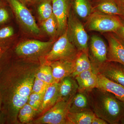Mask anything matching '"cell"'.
<instances>
[{"label":"cell","instance_id":"6da1fadb","mask_svg":"<svg viewBox=\"0 0 124 124\" xmlns=\"http://www.w3.org/2000/svg\"><path fill=\"white\" fill-rule=\"evenodd\" d=\"M20 59L0 68L1 113L8 124H18V112L31 91L40 61Z\"/></svg>","mask_w":124,"mask_h":124},{"label":"cell","instance_id":"7a4b0ae2","mask_svg":"<svg viewBox=\"0 0 124 124\" xmlns=\"http://www.w3.org/2000/svg\"><path fill=\"white\" fill-rule=\"evenodd\" d=\"M91 111L110 124H120L124 115V103L110 92L98 88L88 92Z\"/></svg>","mask_w":124,"mask_h":124},{"label":"cell","instance_id":"3957f363","mask_svg":"<svg viewBox=\"0 0 124 124\" xmlns=\"http://www.w3.org/2000/svg\"><path fill=\"white\" fill-rule=\"evenodd\" d=\"M55 41H43L37 40H27L18 44L15 49L20 58L33 61H40L51 49Z\"/></svg>","mask_w":124,"mask_h":124},{"label":"cell","instance_id":"277c9868","mask_svg":"<svg viewBox=\"0 0 124 124\" xmlns=\"http://www.w3.org/2000/svg\"><path fill=\"white\" fill-rule=\"evenodd\" d=\"M84 25L86 31L104 33H114L123 24L117 16L93 12L85 20Z\"/></svg>","mask_w":124,"mask_h":124},{"label":"cell","instance_id":"5b68a950","mask_svg":"<svg viewBox=\"0 0 124 124\" xmlns=\"http://www.w3.org/2000/svg\"><path fill=\"white\" fill-rule=\"evenodd\" d=\"M66 32L70 41L79 51L88 52L89 37L84 24L71 8Z\"/></svg>","mask_w":124,"mask_h":124},{"label":"cell","instance_id":"8992f818","mask_svg":"<svg viewBox=\"0 0 124 124\" xmlns=\"http://www.w3.org/2000/svg\"><path fill=\"white\" fill-rule=\"evenodd\" d=\"M79 52L69 40L66 31L54 41L50 50L42 59L47 62L58 60H74Z\"/></svg>","mask_w":124,"mask_h":124},{"label":"cell","instance_id":"52a82bcc","mask_svg":"<svg viewBox=\"0 0 124 124\" xmlns=\"http://www.w3.org/2000/svg\"><path fill=\"white\" fill-rule=\"evenodd\" d=\"M13 11L17 21L23 30L34 36L41 34L40 29L35 18L27 6L18 0H6Z\"/></svg>","mask_w":124,"mask_h":124},{"label":"cell","instance_id":"ba28073f","mask_svg":"<svg viewBox=\"0 0 124 124\" xmlns=\"http://www.w3.org/2000/svg\"><path fill=\"white\" fill-rule=\"evenodd\" d=\"M73 98L68 100L58 101L50 109L29 124H67Z\"/></svg>","mask_w":124,"mask_h":124},{"label":"cell","instance_id":"9c48e42d","mask_svg":"<svg viewBox=\"0 0 124 124\" xmlns=\"http://www.w3.org/2000/svg\"><path fill=\"white\" fill-rule=\"evenodd\" d=\"M108 46L102 38L97 35L91 36L88 45V54L94 71L108 61Z\"/></svg>","mask_w":124,"mask_h":124},{"label":"cell","instance_id":"30bf717a","mask_svg":"<svg viewBox=\"0 0 124 124\" xmlns=\"http://www.w3.org/2000/svg\"><path fill=\"white\" fill-rule=\"evenodd\" d=\"M53 13L58 25V37L66 31L68 19L71 9V0H52Z\"/></svg>","mask_w":124,"mask_h":124},{"label":"cell","instance_id":"8fae6325","mask_svg":"<svg viewBox=\"0 0 124 124\" xmlns=\"http://www.w3.org/2000/svg\"><path fill=\"white\" fill-rule=\"evenodd\" d=\"M108 79L124 86V65L114 62L107 61L95 71Z\"/></svg>","mask_w":124,"mask_h":124},{"label":"cell","instance_id":"7c38bea8","mask_svg":"<svg viewBox=\"0 0 124 124\" xmlns=\"http://www.w3.org/2000/svg\"><path fill=\"white\" fill-rule=\"evenodd\" d=\"M108 42V61L119 63L124 65V46L112 32L104 33Z\"/></svg>","mask_w":124,"mask_h":124},{"label":"cell","instance_id":"4fadbf2b","mask_svg":"<svg viewBox=\"0 0 124 124\" xmlns=\"http://www.w3.org/2000/svg\"><path fill=\"white\" fill-rule=\"evenodd\" d=\"M59 98V84L53 82L49 85L45 91L41 104L36 114V116L42 115L54 106L58 101Z\"/></svg>","mask_w":124,"mask_h":124},{"label":"cell","instance_id":"5bb4252c","mask_svg":"<svg viewBox=\"0 0 124 124\" xmlns=\"http://www.w3.org/2000/svg\"><path fill=\"white\" fill-rule=\"evenodd\" d=\"M74 60H58L48 62L52 69L54 82L59 83L64 78L71 76L74 71Z\"/></svg>","mask_w":124,"mask_h":124},{"label":"cell","instance_id":"9a60e30c","mask_svg":"<svg viewBox=\"0 0 124 124\" xmlns=\"http://www.w3.org/2000/svg\"><path fill=\"white\" fill-rule=\"evenodd\" d=\"M93 12H97L119 17L121 14L120 0H93Z\"/></svg>","mask_w":124,"mask_h":124},{"label":"cell","instance_id":"2e32d148","mask_svg":"<svg viewBox=\"0 0 124 124\" xmlns=\"http://www.w3.org/2000/svg\"><path fill=\"white\" fill-rule=\"evenodd\" d=\"M75 78L79 86L78 91L89 92L97 87V74L93 69L82 72Z\"/></svg>","mask_w":124,"mask_h":124},{"label":"cell","instance_id":"e0dca14e","mask_svg":"<svg viewBox=\"0 0 124 124\" xmlns=\"http://www.w3.org/2000/svg\"><path fill=\"white\" fill-rule=\"evenodd\" d=\"M59 98L68 100L73 98L78 90V85L75 78L71 76L64 78L59 82Z\"/></svg>","mask_w":124,"mask_h":124},{"label":"cell","instance_id":"ac0fdd59","mask_svg":"<svg viewBox=\"0 0 124 124\" xmlns=\"http://www.w3.org/2000/svg\"><path fill=\"white\" fill-rule=\"evenodd\" d=\"M97 74V88L112 93L116 97L124 103V86L108 79L99 73Z\"/></svg>","mask_w":124,"mask_h":124},{"label":"cell","instance_id":"d6986e66","mask_svg":"<svg viewBox=\"0 0 124 124\" xmlns=\"http://www.w3.org/2000/svg\"><path fill=\"white\" fill-rule=\"evenodd\" d=\"M90 110L88 93L78 91L72 98L69 112L76 113Z\"/></svg>","mask_w":124,"mask_h":124},{"label":"cell","instance_id":"ffe728a7","mask_svg":"<svg viewBox=\"0 0 124 124\" xmlns=\"http://www.w3.org/2000/svg\"><path fill=\"white\" fill-rule=\"evenodd\" d=\"M71 8L80 19L85 21L93 13L90 0H71Z\"/></svg>","mask_w":124,"mask_h":124},{"label":"cell","instance_id":"44dd1931","mask_svg":"<svg viewBox=\"0 0 124 124\" xmlns=\"http://www.w3.org/2000/svg\"><path fill=\"white\" fill-rule=\"evenodd\" d=\"M31 5L35 10L39 23L53 14L52 0H34Z\"/></svg>","mask_w":124,"mask_h":124},{"label":"cell","instance_id":"7402d4cb","mask_svg":"<svg viewBox=\"0 0 124 124\" xmlns=\"http://www.w3.org/2000/svg\"><path fill=\"white\" fill-rule=\"evenodd\" d=\"M93 69L88 52L79 51L74 60V70L71 76L75 78L82 72Z\"/></svg>","mask_w":124,"mask_h":124},{"label":"cell","instance_id":"603a6c76","mask_svg":"<svg viewBox=\"0 0 124 124\" xmlns=\"http://www.w3.org/2000/svg\"><path fill=\"white\" fill-rule=\"evenodd\" d=\"M39 23L41 29L50 40L55 41L58 39V25L57 19L53 14Z\"/></svg>","mask_w":124,"mask_h":124},{"label":"cell","instance_id":"cb8c5ba5","mask_svg":"<svg viewBox=\"0 0 124 124\" xmlns=\"http://www.w3.org/2000/svg\"><path fill=\"white\" fill-rule=\"evenodd\" d=\"M95 116L91 110L76 113L69 112L67 124H92Z\"/></svg>","mask_w":124,"mask_h":124},{"label":"cell","instance_id":"d4e9b609","mask_svg":"<svg viewBox=\"0 0 124 124\" xmlns=\"http://www.w3.org/2000/svg\"><path fill=\"white\" fill-rule=\"evenodd\" d=\"M40 64L36 73L35 77L48 85L54 82L52 69L48 62L43 59L40 60Z\"/></svg>","mask_w":124,"mask_h":124},{"label":"cell","instance_id":"484cf974","mask_svg":"<svg viewBox=\"0 0 124 124\" xmlns=\"http://www.w3.org/2000/svg\"><path fill=\"white\" fill-rule=\"evenodd\" d=\"M15 36V31L10 25L2 26L0 28V48L4 50L12 42Z\"/></svg>","mask_w":124,"mask_h":124},{"label":"cell","instance_id":"4316f807","mask_svg":"<svg viewBox=\"0 0 124 124\" xmlns=\"http://www.w3.org/2000/svg\"><path fill=\"white\" fill-rule=\"evenodd\" d=\"M36 112L27 103L19 110L18 116L19 121L22 124H29L35 117Z\"/></svg>","mask_w":124,"mask_h":124},{"label":"cell","instance_id":"83f0119b","mask_svg":"<svg viewBox=\"0 0 124 124\" xmlns=\"http://www.w3.org/2000/svg\"><path fill=\"white\" fill-rule=\"evenodd\" d=\"M8 4L6 0L0 2V26L5 24L11 18Z\"/></svg>","mask_w":124,"mask_h":124},{"label":"cell","instance_id":"f1b7e54d","mask_svg":"<svg viewBox=\"0 0 124 124\" xmlns=\"http://www.w3.org/2000/svg\"><path fill=\"white\" fill-rule=\"evenodd\" d=\"M44 94L31 93L28 98L27 103L32 107L37 112L40 106Z\"/></svg>","mask_w":124,"mask_h":124},{"label":"cell","instance_id":"f546056e","mask_svg":"<svg viewBox=\"0 0 124 124\" xmlns=\"http://www.w3.org/2000/svg\"><path fill=\"white\" fill-rule=\"evenodd\" d=\"M49 85L35 77L31 93H44Z\"/></svg>","mask_w":124,"mask_h":124},{"label":"cell","instance_id":"4dcf8cb0","mask_svg":"<svg viewBox=\"0 0 124 124\" xmlns=\"http://www.w3.org/2000/svg\"><path fill=\"white\" fill-rule=\"evenodd\" d=\"M121 43L124 46V26L120 27L117 31L113 33Z\"/></svg>","mask_w":124,"mask_h":124},{"label":"cell","instance_id":"1f68e13d","mask_svg":"<svg viewBox=\"0 0 124 124\" xmlns=\"http://www.w3.org/2000/svg\"><path fill=\"white\" fill-rule=\"evenodd\" d=\"M121 4V14L119 17L124 26V0H120Z\"/></svg>","mask_w":124,"mask_h":124},{"label":"cell","instance_id":"d6a6232c","mask_svg":"<svg viewBox=\"0 0 124 124\" xmlns=\"http://www.w3.org/2000/svg\"><path fill=\"white\" fill-rule=\"evenodd\" d=\"M107 122L104 120L95 116L93 120L92 124H107Z\"/></svg>","mask_w":124,"mask_h":124},{"label":"cell","instance_id":"836d02e7","mask_svg":"<svg viewBox=\"0 0 124 124\" xmlns=\"http://www.w3.org/2000/svg\"><path fill=\"white\" fill-rule=\"evenodd\" d=\"M18 0L27 6L28 5H31V2L34 0Z\"/></svg>","mask_w":124,"mask_h":124},{"label":"cell","instance_id":"e575fe53","mask_svg":"<svg viewBox=\"0 0 124 124\" xmlns=\"http://www.w3.org/2000/svg\"><path fill=\"white\" fill-rule=\"evenodd\" d=\"M120 124H124V115L120 121Z\"/></svg>","mask_w":124,"mask_h":124},{"label":"cell","instance_id":"d590c367","mask_svg":"<svg viewBox=\"0 0 124 124\" xmlns=\"http://www.w3.org/2000/svg\"><path fill=\"white\" fill-rule=\"evenodd\" d=\"M1 100L0 98V112L1 110Z\"/></svg>","mask_w":124,"mask_h":124},{"label":"cell","instance_id":"8d00e7d4","mask_svg":"<svg viewBox=\"0 0 124 124\" xmlns=\"http://www.w3.org/2000/svg\"><path fill=\"white\" fill-rule=\"evenodd\" d=\"M3 52H2V53H0V60L1 58V57H2V54L3 53Z\"/></svg>","mask_w":124,"mask_h":124},{"label":"cell","instance_id":"74e56055","mask_svg":"<svg viewBox=\"0 0 124 124\" xmlns=\"http://www.w3.org/2000/svg\"><path fill=\"white\" fill-rule=\"evenodd\" d=\"M3 52H4V50H2V49L1 48H0V53Z\"/></svg>","mask_w":124,"mask_h":124},{"label":"cell","instance_id":"f35d334b","mask_svg":"<svg viewBox=\"0 0 124 124\" xmlns=\"http://www.w3.org/2000/svg\"><path fill=\"white\" fill-rule=\"evenodd\" d=\"M4 0H0V2L1 1H2Z\"/></svg>","mask_w":124,"mask_h":124},{"label":"cell","instance_id":"ab89813d","mask_svg":"<svg viewBox=\"0 0 124 124\" xmlns=\"http://www.w3.org/2000/svg\"><path fill=\"white\" fill-rule=\"evenodd\" d=\"M90 0L91 1L93 0Z\"/></svg>","mask_w":124,"mask_h":124}]
</instances>
